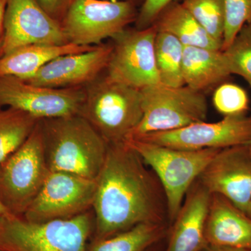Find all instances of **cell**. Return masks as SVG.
<instances>
[{
	"label": "cell",
	"mask_w": 251,
	"mask_h": 251,
	"mask_svg": "<svg viewBox=\"0 0 251 251\" xmlns=\"http://www.w3.org/2000/svg\"><path fill=\"white\" fill-rule=\"evenodd\" d=\"M108 145L92 206L97 239L162 223L164 214L161 191L141 157L125 143Z\"/></svg>",
	"instance_id": "cell-1"
},
{
	"label": "cell",
	"mask_w": 251,
	"mask_h": 251,
	"mask_svg": "<svg viewBox=\"0 0 251 251\" xmlns=\"http://www.w3.org/2000/svg\"><path fill=\"white\" fill-rule=\"evenodd\" d=\"M50 171L65 172L96 180L108 151V143L79 114L40 120Z\"/></svg>",
	"instance_id": "cell-2"
},
{
	"label": "cell",
	"mask_w": 251,
	"mask_h": 251,
	"mask_svg": "<svg viewBox=\"0 0 251 251\" xmlns=\"http://www.w3.org/2000/svg\"><path fill=\"white\" fill-rule=\"evenodd\" d=\"M85 92L79 115L107 143H125L143 118L141 91L105 76L86 85Z\"/></svg>",
	"instance_id": "cell-3"
},
{
	"label": "cell",
	"mask_w": 251,
	"mask_h": 251,
	"mask_svg": "<svg viewBox=\"0 0 251 251\" xmlns=\"http://www.w3.org/2000/svg\"><path fill=\"white\" fill-rule=\"evenodd\" d=\"M157 175L166 198L167 211L174 221L190 188L221 150H185L135 138L125 142Z\"/></svg>",
	"instance_id": "cell-4"
},
{
	"label": "cell",
	"mask_w": 251,
	"mask_h": 251,
	"mask_svg": "<svg viewBox=\"0 0 251 251\" xmlns=\"http://www.w3.org/2000/svg\"><path fill=\"white\" fill-rule=\"evenodd\" d=\"M92 222L90 211L72 219L44 223L10 214L0 217V251H87Z\"/></svg>",
	"instance_id": "cell-5"
},
{
	"label": "cell",
	"mask_w": 251,
	"mask_h": 251,
	"mask_svg": "<svg viewBox=\"0 0 251 251\" xmlns=\"http://www.w3.org/2000/svg\"><path fill=\"white\" fill-rule=\"evenodd\" d=\"M49 172L39 121L27 140L0 164V201L11 214L23 215Z\"/></svg>",
	"instance_id": "cell-6"
},
{
	"label": "cell",
	"mask_w": 251,
	"mask_h": 251,
	"mask_svg": "<svg viewBox=\"0 0 251 251\" xmlns=\"http://www.w3.org/2000/svg\"><path fill=\"white\" fill-rule=\"evenodd\" d=\"M140 91L143 116L130 137L179 129L204 122L207 117L205 96L186 86L157 84Z\"/></svg>",
	"instance_id": "cell-7"
},
{
	"label": "cell",
	"mask_w": 251,
	"mask_h": 251,
	"mask_svg": "<svg viewBox=\"0 0 251 251\" xmlns=\"http://www.w3.org/2000/svg\"><path fill=\"white\" fill-rule=\"evenodd\" d=\"M138 13L136 4L125 0H74L61 25L69 43L99 46L135 23Z\"/></svg>",
	"instance_id": "cell-8"
},
{
	"label": "cell",
	"mask_w": 251,
	"mask_h": 251,
	"mask_svg": "<svg viewBox=\"0 0 251 251\" xmlns=\"http://www.w3.org/2000/svg\"><path fill=\"white\" fill-rule=\"evenodd\" d=\"M157 31L153 25L143 29L126 28L115 36L105 77L139 90L161 84L155 58Z\"/></svg>",
	"instance_id": "cell-9"
},
{
	"label": "cell",
	"mask_w": 251,
	"mask_h": 251,
	"mask_svg": "<svg viewBox=\"0 0 251 251\" xmlns=\"http://www.w3.org/2000/svg\"><path fill=\"white\" fill-rule=\"evenodd\" d=\"M96 190V180L50 171L40 192L23 214L24 219L34 223L72 219L92 209Z\"/></svg>",
	"instance_id": "cell-10"
},
{
	"label": "cell",
	"mask_w": 251,
	"mask_h": 251,
	"mask_svg": "<svg viewBox=\"0 0 251 251\" xmlns=\"http://www.w3.org/2000/svg\"><path fill=\"white\" fill-rule=\"evenodd\" d=\"M85 95V87L52 88L14 76H0V107L22 110L38 120L79 114Z\"/></svg>",
	"instance_id": "cell-11"
},
{
	"label": "cell",
	"mask_w": 251,
	"mask_h": 251,
	"mask_svg": "<svg viewBox=\"0 0 251 251\" xmlns=\"http://www.w3.org/2000/svg\"><path fill=\"white\" fill-rule=\"evenodd\" d=\"M130 138L179 150H223L249 143L251 140V115L224 117L219 122H198L179 129Z\"/></svg>",
	"instance_id": "cell-12"
},
{
	"label": "cell",
	"mask_w": 251,
	"mask_h": 251,
	"mask_svg": "<svg viewBox=\"0 0 251 251\" xmlns=\"http://www.w3.org/2000/svg\"><path fill=\"white\" fill-rule=\"evenodd\" d=\"M67 43L61 23L50 16L37 0H8L0 56L25 46Z\"/></svg>",
	"instance_id": "cell-13"
},
{
	"label": "cell",
	"mask_w": 251,
	"mask_h": 251,
	"mask_svg": "<svg viewBox=\"0 0 251 251\" xmlns=\"http://www.w3.org/2000/svg\"><path fill=\"white\" fill-rule=\"evenodd\" d=\"M198 181L247 213L251 201V153L248 145L223 149L200 175Z\"/></svg>",
	"instance_id": "cell-14"
},
{
	"label": "cell",
	"mask_w": 251,
	"mask_h": 251,
	"mask_svg": "<svg viewBox=\"0 0 251 251\" xmlns=\"http://www.w3.org/2000/svg\"><path fill=\"white\" fill-rule=\"evenodd\" d=\"M112 49V44H100L86 52L61 56L25 81L52 88L85 87L105 71Z\"/></svg>",
	"instance_id": "cell-15"
},
{
	"label": "cell",
	"mask_w": 251,
	"mask_h": 251,
	"mask_svg": "<svg viewBox=\"0 0 251 251\" xmlns=\"http://www.w3.org/2000/svg\"><path fill=\"white\" fill-rule=\"evenodd\" d=\"M211 196L199 181L193 184L173 221L167 251H203L209 247L205 228Z\"/></svg>",
	"instance_id": "cell-16"
},
{
	"label": "cell",
	"mask_w": 251,
	"mask_h": 251,
	"mask_svg": "<svg viewBox=\"0 0 251 251\" xmlns=\"http://www.w3.org/2000/svg\"><path fill=\"white\" fill-rule=\"evenodd\" d=\"M205 234L209 247L251 251V217L224 196L212 194Z\"/></svg>",
	"instance_id": "cell-17"
},
{
	"label": "cell",
	"mask_w": 251,
	"mask_h": 251,
	"mask_svg": "<svg viewBox=\"0 0 251 251\" xmlns=\"http://www.w3.org/2000/svg\"><path fill=\"white\" fill-rule=\"evenodd\" d=\"M182 74L185 86L202 93L232 75L222 50L193 46H184Z\"/></svg>",
	"instance_id": "cell-18"
},
{
	"label": "cell",
	"mask_w": 251,
	"mask_h": 251,
	"mask_svg": "<svg viewBox=\"0 0 251 251\" xmlns=\"http://www.w3.org/2000/svg\"><path fill=\"white\" fill-rule=\"evenodd\" d=\"M97 46H78L73 43L63 45L32 44L14 50L0 56V76L9 75L27 80L53 59L66 54L79 53Z\"/></svg>",
	"instance_id": "cell-19"
},
{
	"label": "cell",
	"mask_w": 251,
	"mask_h": 251,
	"mask_svg": "<svg viewBox=\"0 0 251 251\" xmlns=\"http://www.w3.org/2000/svg\"><path fill=\"white\" fill-rule=\"evenodd\" d=\"M153 25L158 31L169 33L184 46L222 50V44L211 37L183 5L176 1L162 11Z\"/></svg>",
	"instance_id": "cell-20"
},
{
	"label": "cell",
	"mask_w": 251,
	"mask_h": 251,
	"mask_svg": "<svg viewBox=\"0 0 251 251\" xmlns=\"http://www.w3.org/2000/svg\"><path fill=\"white\" fill-rule=\"evenodd\" d=\"M184 49V46L175 36L169 33L157 31L155 58L162 85L172 87L184 85L182 74Z\"/></svg>",
	"instance_id": "cell-21"
},
{
	"label": "cell",
	"mask_w": 251,
	"mask_h": 251,
	"mask_svg": "<svg viewBox=\"0 0 251 251\" xmlns=\"http://www.w3.org/2000/svg\"><path fill=\"white\" fill-rule=\"evenodd\" d=\"M163 234L162 223H143L111 237L97 239L87 251H145Z\"/></svg>",
	"instance_id": "cell-22"
},
{
	"label": "cell",
	"mask_w": 251,
	"mask_h": 251,
	"mask_svg": "<svg viewBox=\"0 0 251 251\" xmlns=\"http://www.w3.org/2000/svg\"><path fill=\"white\" fill-rule=\"evenodd\" d=\"M39 121L18 109L0 110V164L27 140Z\"/></svg>",
	"instance_id": "cell-23"
},
{
	"label": "cell",
	"mask_w": 251,
	"mask_h": 251,
	"mask_svg": "<svg viewBox=\"0 0 251 251\" xmlns=\"http://www.w3.org/2000/svg\"><path fill=\"white\" fill-rule=\"evenodd\" d=\"M209 35L222 44L225 28L224 0H182L181 3Z\"/></svg>",
	"instance_id": "cell-24"
},
{
	"label": "cell",
	"mask_w": 251,
	"mask_h": 251,
	"mask_svg": "<svg viewBox=\"0 0 251 251\" xmlns=\"http://www.w3.org/2000/svg\"><path fill=\"white\" fill-rule=\"evenodd\" d=\"M223 51L231 74L242 77L251 87V23L245 25Z\"/></svg>",
	"instance_id": "cell-25"
},
{
	"label": "cell",
	"mask_w": 251,
	"mask_h": 251,
	"mask_svg": "<svg viewBox=\"0 0 251 251\" xmlns=\"http://www.w3.org/2000/svg\"><path fill=\"white\" fill-rule=\"evenodd\" d=\"M249 103L247 91L232 82L220 84L213 96L214 108L224 117L247 115Z\"/></svg>",
	"instance_id": "cell-26"
},
{
	"label": "cell",
	"mask_w": 251,
	"mask_h": 251,
	"mask_svg": "<svg viewBox=\"0 0 251 251\" xmlns=\"http://www.w3.org/2000/svg\"><path fill=\"white\" fill-rule=\"evenodd\" d=\"M225 28L222 50L227 49L245 25L251 23V0H224Z\"/></svg>",
	"instance_id": "cell-27"
},
{
	"label": "cell",
	"mask_w": 251,
	"mask_h": 251,
	"mask_svg": "<svg viewBox=\"0 0 251 251\" xmlns=\"http://www.w3.org/2000/svg\"><path fill=\"white\" fill-rule=\"evenodd\" d=\"M176 0H144L137 16L135 28L146 29L154 24L162 11Z\"/></svg>",
	"instance_id": "cell-28"
},
{
	"label": "cell",
	"mask_w": 251,
	"mask_h": 251,
	"mask_svg": "<svg viewBox=\"0 0 251 251\" xmlns=\"http://www.w3.org/2000/svg\"><path fill=\"white\" fill-rule=\"evenodd\" d=\"M74 0H37L44 11L59 23L67 14Z\"/></svg>",
	"instance_id": "cell-29"
},
{
	"label": "cell",
	"mask_w": 251,
	"mask_h": 251,
	"mask_svg": "<svg viewBox=\"0 0 251 251\" xmlns=\"http://www.w3.org/2000/svg\"><path fill=\"white\" fill-rule=\"evenodd\" d=\"M8 0H0V50L4 39V23Z\"/></svg>",
	"instance_id": "cell-30"
},
{
	"label": "cell",
	"mask_w": 251,
	"mask_h": 251,
	"mask_svg": "<svg viewBox=\"0 0 251 251\" xmlns=\"http://www.w3.org/2000/svg\"><path fill=\"white\" fill-rule=\"evenodd\" d=\"M203 251H251L243 249H232V248L208 247Z\"/></svg>",
	"instance_id": "cell-31"
},
{
	"label": "cell",
	"mask_w": 251,
	"mask_h": 251,
	"mask_svg": "<svg viewBox=\"0 0 251 251\" xmlns=\"http://www.w3.org/2000/svg\"><path fill=\"white\" fill-rule=\"evenodd\" d=\"M10 214H11V213L10 212L9 209H8L5 206L4 204H3L2 202L0 201V217L9 215Z\"/></svg>",
	"instance_id": "cell-32"
},
{
	"label": "cell",
	"mask_w": 251,
	"mask_h": 251,
	"mask_svg": "<svg viewBox=\"0 0 251 251\" xmlns=\"http://www.w3.org/2000/svg\"><path fill=\"white\" fill-rule=\"evenodd\" d=\"M247 214H248V215L250 216L251 217V201L250 202V204H249V207H248Z\"/></svg>",
	"instance_id": "cell-33"
},
{
	"label": "cell",
	"mask_w": 251,
	"mask_h": 251,
	"mask_svg": "<svg viewBox=\"0 0 251 251\" xmlns=\"http://www.w3.org/2000/svg\"><path fill=\"white\" fill-rule=\"evenodd\" d=\"M125 1H131V2L134 3V4H137V3L140 1V0H125Z\"/></svg>",
	"instance_id": "cell-34"
},
{
	"label": "cell",
	"mask_w": 251,
	"mask_h": 251,
	"mask_svg": "<svg viewBox=\"0 0 251 251\" xmlns=\"http://www.w3.org/2000/svg\"><path fill=\"white\" fill-rule=\"evenodd\" d=\"M248 146H249V150H250V152L251 153V140L249 142V144H247Z\"/></svg>",
	"instance_id": "cell-35"
},
{
	"label": "cell",
	"mask_w": 251,
	"mask_h": 251,
	"mask_svg": "<svg viewBox=\"0 0 251 251\" xmlns=\"http://www.w3.org/2000/svg\"></svg>",
	"instance_id": "cell-36"
}]
</instances>
